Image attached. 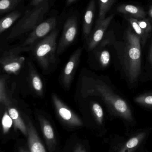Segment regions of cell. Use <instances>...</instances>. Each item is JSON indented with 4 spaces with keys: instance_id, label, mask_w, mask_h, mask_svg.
Here are the masks:
<instances>
[{
    "instance_id": "6da1fadb",
    "label": "cell",
    "mask_w": 152,
    "mask_h": 152,
    "mask_svg": "<svg viewBox=\"0 0 152 152\" xmlns=\"http://www.w3.org/2000/svg\"><path fill=\"white\" fill-rule=\"evenodd\" d=\"M80 82L79 94L83 98L94 96H100L113 115L129 122L133 121L132 111L127 102L116 94L102 80L83 76Z\"/></svg>"
},
{
    "instance_id": "7a4b0ae2",
    "label": "cell",
    "mask_w": 152,
    "mask_h": 152,
    "mask_svg": "<svg viewBox=\"0 0 152 152\" xmlns=\"http://www.w3.org/2000/svg\"><path fill=\"white\" fill-rule=\"evenodd\" d=\"M59 33V29L56 28L29 47V53L44 75L54 72L60 61L57 55Z\"/></svg>"
},
{
    "instance_id": "3957f363",
    "label": "cell",
    "mask_w": 152,
    "mask_h": 152,
    "mask_svg": "<svg viewBox=\"0 0 152 152\" xmlns=\"http://www.w3.org/2000/svg\"><path fill=\"white\" fill-rule=\"evenodd\" d=\"M141 42L139 37L129 29L126 35L123 64L125 72L131 84L137 80L142 70Z\"/></svg>"
},
{
    "instance_id": "277c9868",
    "label": "cell",
    "mask_w": 152,
    "mask_h": 152,
    "mask_svg": "<svg viewBox=\"0 0 152 152\" xmlns=\"http://www.w3.org/2000/svg\"><path fill=\"white\" fill-rule=\"evenodd\" d=\"M49 2L46 0L25 12L18 23L12 28L7 40L17 39L23 35L34 30L43 20L44 17L50 9Z\"/></svg>"
},
{
    "instance_id": "5b68a950",
    "label": "cell",
    "mask_w": 152,
    "mask_h": 152,
    "mask_svg": "<svg viewBox=\"0 0 152 152\" xmlns=\"http://www.w3.org/2000/svg\"><path fill=\"white\" fill-rule=\"evenodd\" d=\"M29 47L20 46L4 51L0 59V64L4 73L17 76L25 66L26 58L21 55L23 53L30 52Z\"/></svg>"
},
{
    "instance_id": "8992f818",
    "label": "cell",
    "mask_w": 152,
    "mask_h": 152,
    "mask_svg": "<svg viewBox=\"0 0 152 152\" xmlns=\"http://www.w3.org/2000/svg\"><path fill=\"white\" fill-rule=\"evenodd\" d=\"M52 103L58 119L64 126L70 128L82 127L84 122L80 117L67 105L58 94L52 92L51 95Z\"/></svg>"
},
{
    "instance_id": "52a82bcc",
    "label": "cell",
    "mask_w": 152,
    "mask_h": 152,
    "mask_svg": "<svg viewBox=\"0 0 152 152\" xmlns=\"http://www.w3.org/2000/svg\"><path fill=\"white\" fill-rule=\"evenodd\" d=\"M84 47H79L72 53L59 76V82L62 87L69 91L79 66Z\"/></svg>"
},
{
    "instance_id": "ba28073f",
    "label": "cell",
    "mask_w": 152,
    "mask_h": 152,
    "mask_svg": "<svg viewBox=\"0 0 152 152\" xmlns=\"http://www.w3.org/2000/svg\"><path fill=\"white\" fill-rule=\"evenodd\" d=\"M78 30L76 17L72 16L68 18L63 26L61 36L58 42L57 51L58 57L63 54L75 42Z\"/></svg>"
},
{
    "instance_id": "9c48e42d",
    "label": "cell",
    "mask_w": 152,
    "mask_h": 152,
    "mask_svg": "<svg viewBox=\"0 0 152 152\" xmlns=\"http://www.w3.org/2000/svg\"><path fill=\"white\" fill-rule=\"evenodd\" d=\"M57 25V19L55 17H51L43 20L30 32L21 46L30 47L37 41L47 36L56 28Z\"/></svg>"
},
{
    "instance_id": "30bf717a",
    "label": "cell",
    "mask_w": 152,
    "mask_h": 152,
    "mask_svg": "<svg viewBox=\"0 0 152 152\" xmlns=\"http://www.w3.org/2000/svg\"><path fill=\"white\" fill-rule=\"evenodd\" d=\"M35 114L39 122L48 150L50 152H54L57 145V140L52 125L43 112L35 110Z\"/></svg>"
},
{
    "instance_id": "8fae6325",
    "label": "cell",
    "mask_w": 152,
    "mask_h": 152,
    "mask_svg": "<svg viewBox=\"0 0 152 152\" xmlns=\"http://www.w3.org/2000/svg\"><path fill=\"white\" fill-rule=\"evenodd\" d=\"M28 75L27 79L32 92L39 98H44L45 95V84L43 78L37 70L33 58L27 61Z\"/></svg>"
},
{
    "instance_id": "7c38bea8",
    "label": "cell",
    "mask_w": 152,
    "mask_h": 152,
    "mask_svg": "<svg viewBox=\"0 0 152 152\" xmlns=\"http://www.w3.org/2000/svg\"><path fill=\"white\" fill-rule=\"evenodd\" d=\"M114 17V14H112L100 23L95 24L94 29L85 42L87 52H92L102 41L105 32Z\"/></svg>"
},
{
    "instance_id": "4fadbf2b",
    "label": "cell",
    "mask_w": 152,
    "mask_h": 152,
    "mask_svg": "<svg viewBox=\"0 0 152 152\" xmlns=\"http://www.w3.org/2000/svg\"><path fill=\"white\" fill-rule=\"evenodd\" d=\"M22 114L27 128L28 136L27 139L29 151L46 152L33 121L25 113H22Z\"/></svg>"
},
{
    "instance_id": "5bb4252c",
    "label": "cell",
    "mask_w": 152,
    "mask_h": 152,
    "mask_svg": "<svg viewBox=\"0 0 152 152\" xmlns=\"http://www.w3.org/2000/svg\"><path fill=\"white\" fill-rule=\"evenodd\" d=\"M4 106L12 119L14 129L15 130L19 131L27 138V128L21 112L20 111L18 107L11 98Z\"/></svg>"
},
{
    "instance_id": "9a60e30c",
    "label": "cell",
    "mask_w": 152,
    "mask_h": 152,
    "mask_svg": "<svg viewBox=\"0 0 152 152\" xmlns=\"http://www.w3.org/2000/svg\"><path fill=\"white\" fill-rule=\"evenodd\" d=\"M95 11V0H90L83 18V35L85 42L87 41L92 33Z\"/></svg>"
},
{
    "instance_id": "2e32d148",
    "label": "cell",
    "mask_w": 152,
    "mask_h": 152,
    "mask_svg": "<svg viewBox=\"0 0 152 152\" xmlns=\"http://www.w3.org/2000/svg\"><path fill=\"white\" fill-rule=\"evenodd\" d=\"M117 11L134 18H143L146 16V13L142 8L132 4L120 5L117 8Z\"/></svg>"
},
{
    "instance_id": "e0dca14e",
    "label": "cell",
    "mask_w": 152,
    "mask_h": 152,
    "mask_svg": "<svg viewBox=\"0 0 152 152\" xmlns=\"http://www.w3.org/2000/svg\"><path fill=\"white\" fill-rule=\"evenodd\" d=\"M146 136V132H141L129 139L119 152H133L142 144Z\"/></svg>"
},
{
    "instance_id": "ac0fdd59",
    "label": "cell",
    "mask_w": 152,
    "mask_h": 152,
    "mask_svg": "<svg viewBox=\"0 0 152 152\" xmlns=\"http://www.w3.org/2000/svg\"><path fill=\"white\" fill-rule=\"evenodd\" d=\"M21 13L18 10H14L8 13L0 20V34H1L10 28L21 16Z\"/></svg>"
},
{
    "instance_id": "d6986e66",
    "label": "cell",
    "mask_w": 152,
    "mask_h": 152,
    "mask_svg": "<svg viewBox=\"0 0 152 152\" xmlns=\"http://www.w3.org/2000/svg\"><path fill=\"white\" fill-rule=\"evenodd\" d=\"M92 52L95 55L100 67L104 69L109 66L110 62V54L108 50L102 47L97 46Z\"/></svg>"
},
{
    "instance_id": "ffe728a7",
    "label": "cell",
    "mask_w": 152,
    "mask_h": 152,
    "mask_svg": "<svg viewBox=\"0 0 152 152\" xmlns=\"http://www.w3.org/2000/svg\"><path fill=\"white\" fill-rule=\"evenodd\" d=\"M117 0H99V11L98 18L95 24L101 22L105 18L107 13L109 11Z\"/></svg>"
},
{
    "instance_id": "44dd1931",
    "label": "cell",
    "mask_w": 152,
    "mask_h": 152,
    "mask_svg": "<svg viewBox=\"0 0 152 152\" xmlns=\"http://www.w3.org/2000/svg\"><path fill=\"white\" fill-rule=\"evenodd\" d=\"M9 77L6 74L1 76L0 79V103L4 106L10 97L7 91V80Z\"/></svg>"
},
{
    "instance_id": "7402d4cb",
    "label": "cell",
    "mask_w": 152,
    "mask_h": 152,
    "mask_svg": "<svg viewBox=\"0 0 152 152\" xmlns=\"http://www.w3.org/2000/svg\"><path fill=\"white\" fill-rule=\"evenodd\" d=\"M90 106L91 112L96 123L99 125H102L104 119V113L101 105L96 102H91Z\"/></svg>"
},
{
    "instance_id": "603a6c76",
    "label": "cell",
    "mask_w": 152,
    "mask_h": 152,
    "mask_svg": "<svg viewBox=\"0 0 152 152\" xmlns=\"http://www.w3.org/2000/svg\"><path fill=\"white\" fill-rule=\"evenodd\" d=\"M21 0H1L0 15L10 12L15 10Z\"/></svg>"
},
{
    "instance_id": "cb8c5ba5",
    "label": "cell",
    "mask_w": 152,
    "mask_h": 152,
    "mask_svg": "<svg viewBox=\"0 0 152 152\" xmlns=\"http://www.w3.org/2000/svg\"><path fill=\"white\" fill-rule=\"evenodd\" d=\"M129 20L132 26L133 29L134 30L136 34L139 37L142 45H144L147 41L149 34H146L139 26L138 20L137 19L133 18H129Z\"/></svg>"
},
{
    "instance_id": "d4e9b609",
    "label": "cell",
    "mask_w": 152,
    "mask_h": 152,
    "mask_svg": "<svg viewBox=\"0 0 152 152\" xmlns=\"http://www.w3.org/2000/svg\"><path fill=\"white\" fill-rule=\"evenodd\" d=\"M13 126V121L10 117L7 110L5 109L4 113L1 119L2 132L3 135H7L12 126Z\"/></svg>"
},
{
    "instance_id": "484cf974",
    "label": "cell",
    "mask_w": 152,
    "mask_h": 152,
    "mask_svg": "<svg viewBox=\"0 0 152 152\" xmlns=\"http://www.w3.org/2000/svg\"><path fill=\"white\" fill-rule=\"evenodd\" d=\"M136 103L145 106L152 107V93H146L136 97L134 99Z\"/></svg>"
},
{
    "instance_id": "4316f807",
    "label": "cell",
    "mask_w": 152,
    "mask_h": 152,
    "mask_svg": "<svg viewBox=\"0 0 152 152\" xmlns=\"http://www.w3.org/2000/svg\"><path fill=\"white\" fill-rule=\"evenodd\" d=\"M140 27L146 33L149 34L151 32L152 28L151 23L149 20L146 19H142L138 20Z\"/></svg>"
},
{
    "instance_id": "83f0119b",
    "label": "cell",
    "mask_w": 152,
    "mask_h": 152,
    "mask_svg": "<svg viewBox=\"0 0 152 152\" xmlns=\"http://www.w3.org/2000/svg\"><path fill=\"white\" fill-rule=\"evenodd\" d=\"M45 1L46 0H31L30 4L34 7H35Z\"/></svg>"
},
{
    "instance_id": "f1b7e54d",
    "label": "cell",
    "mask_w": 152,
    "mask_h": 152,
    "mask_svg": "<svg viewBox=\"0 0 152 152\" xmlns=\"http://www.w3.org/2000/svg\"><path fill=\"white\" fill-rule=\"evenodd\" d=\"M74 152H87L82 145H78Z\"/></svg>"
},
{
    "instance_id": "f546056e",
    "label": "cell",
    "mask_w": 152,
    "mask_h": 152,
    "mask_svg": "<svg viewBox=\"0 0 152 152\" xmlns=\"http://www.w3.org/2000/svg\"><path fill=\"white\" fill-rule=\"evenodd\" d=\"M148 59H149V62L152 67V44L151 45V49H150V52H149Z\"/></svg>"
},
{
    "instance_id": "4dcf8cb0",
    "label": "cell",
    "mask_w": 152,
    "mask_h": 152,
    "mask_svg": "<svg viewBox=\"0 0 152 152\" xmlns=\"http://www.w3.org/2000/svg\"><path fill=\"white\" fill-rule=\"evenodd\" d=\"M18 152H30V151L27 150L24 147L21 146V147H19L18 149Z\"/></svg>"
},
{
    "instance_id": "1f68e13d",
    "label": "cell",
    "mask_w": 152,
    "mask_h": 152,
    "mask_svg": "<svg viewBox=\"0 0 152 152\" xmlns=\"http://www.w3.org/2000/svg\"><path fill=\"white\" fill-rule=\"evenodd\" d=\"M76 1L77 0H66V5L68 6L71 5Z\"/></svg>"
},
{
    "instance_id": "d6a6232c",
    "label": "cell",
    "mask_w": 152,
    "mask_h": 152,
    "mask_svg": "<svg viewBox=\"0 0 152 152\" xmlns=\"http://www.w3.org/2000/svg\"><path fill=\"white\" fill-rule=\"evenodd\" d=\"M149 14H150V16L152 18V7L150 9V11H149Z\"/></svg>"
}]
</instances>
